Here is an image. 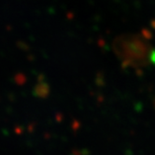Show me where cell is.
I'll use <instances>...</instances> for the list:
<instances>
[{
  "label": "cell",
  "instance_id": "obj_3",
  "mask_svg": "<svg viewBox=\"0 0 155 155\" xmlns=\"http://www.w3.org/2000/svg\"><path fill=\"white\" fill-rule=\"evenodd\" d=\"M152 104H153V107H154V108H155V97L153 98V100H152Z\"/></svg>",
  "mask_w": 155,
  "mask_h": 155
},
{
  "label": "cell",
  "instance_id": "obj_1",
  "mask_svg": "<svg viewBox=\"0 0 155 155\" xmlns=\"http://www.w3.org/2000/svg\"><path fill=\"white\" fill-rule=\"evenodd\" d=\"M112 47L118 58L125 66L144 68L152 64L155 49L141 36L120 35L114 39Z\"/></svg>",
  "mask_w": 155,
  "mask_h": 155
},
{
  "label": "cell",
  "instance_id": "obj_2",
  "mask_svg": "<svg viewBox=\"0 0 155 155\" xmlns=\"http://www.w3.org/2000/svg\"><path fill=\"white\" fill-rule=\"evenodd\" d=\"M34 94L37 97L39 98H47L50 94V86L45 81H39L34 90Z\"/></svg>",
  "mask_w": 155,
  "mask_h": 155
}]
</instances>
